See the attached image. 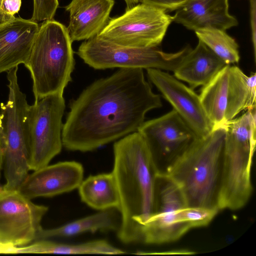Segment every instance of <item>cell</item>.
<instances>
[{
  "instance_id": "6da1fadb",
  "label": "cell",
  "mask_w": 256,
  "mask_h": 256,
  "mask_svg": "<svg viewBox=\"0 0 256 256\" xmlns=\"http://www.w3.org/2000/svg\"><path fill=\"white\" fill-rule=\"evenodd\" d=\"M162 106L142 68H120L92 83L70 102L62 145L72 151L94 150L136 132L146 113Z\"/></svg>"
},
{
  "instance_id": "7a4b0ae2",
  "label": "cell",
  "mask_w": 256,
  "mask_h": 256,
  "mask_svg": "<svg viewBox=\"0 0 256 256\" xmlns=\"http://www.w3.org/2000/svg\"><path fill=\"white\" fill-rule=\"evenodd\" d=\"M112 171L119 197L120 224L118 236L123 243L142 242V228L158 208L160 170L146 142L137 131L114 144Z\"/></svg>"
},
{
  "instance_id": "3957f363",
  "label": "cell",
  "mask_w": 256,
  "mask_h": 256,
  "mask_svg": "<svg viewBox=\"0 0 256 256\" xmlns=\"http://www.w3.org/2000/svg\"><path fill=\"white\" fill-rule=\"evenodd\" d=\"M226 134L225 127L220 126L204 138H195L162 172L178 188L187 206L219 210Z\"/></svg>"
},
{
  "instance_id": "277c9868",
  "label": "cell",
  "mask_w": 256,
  "mask_h": 256,
  "mask_svg": "<svg viewBox=\"0 0 256 256\" xmlns=\"http://www.w3.org/2000/svg\"><path fill=\"white\" fill-rule=\"evenodd\" d=\"M256 108L228 122L224 144L218 206L220 210H238L250 199L251 168L256 144Z\"/></svg>"
},
{
  "instance_id": "5b68a950",
  "label": "cell",
  "mask_w": 256,
  "mask_h": 256,
  "mask_svg": "<svg viewBox=\"0 0 256 256\" xmlns=\"http://www.w3.org/2000/svg\"><path fill=\"white\" fill-rule=\"evenodd\" d=\"M72 42L62 23L47 20L39 26L24 64L32 80L35 101L50 94H63L74 68Z\"/></svg>"
},
{
  "instance_id": "8992f818",
  "label": "cell",
  "mask_w": 256,
  "mask_h": 256,
  "mask_svg": "<svg viewBox=\"0 0 256 256\" xmlns=\"http://www.w3.org/2000/svg\"><path fill=\"white\" fill-rule=\"evenodd\" d=\"M18 66L7 72L8 100L0 104V142L6 180L2 187L9 190H18L30 170V105L18 85Z\"/></svg>"
},
{
  "instance_id": "52a82bcc",
  "label": "cell",
  "mask_w": 256,
  "mask_h": 256,
  "mask_svg": "<svg viewBox=\"0 0 256 256\" xmlns=\"http://www.w3.org/2000/svg\"><path fill=\"white\" fill-rule=\"evenodd\" d=\"M199 96L214 129L224 126L243 110L256 107V74L248 76L227 64L202 86Z\"/></svg>"
},
{
  "instance_id": "ba28073f",
  "label": "cell",
  "mask_w": 256,
  "mask_h": 256,
  "mask_svg": "<svg viewBox=\"0 0 256 256\" xmlns=\"http://www.w3.org/2000/svg\"><path fill=\"white\" fill-rule=\"evenodd\" d=\"M190 48L187 46L176 52L167 53L158 46H124L96 36L84 40L76 54L85 64L96 70L140 68L174 72Z\"/></svg>"
},
{
  "instance_id": "9c48e42d",
  "label": "cell",
  "mask_w": 256,
  "mask_h": 256,
  "mask_svg": "<svg viewBox=\"0 0 256 256\" xmlns=\"http://www.w3.org/2000/svg\"><path fill=\"white\" fill-rule=\"evenodd\" d=\"M172 22V16L163 10L138 4L122 15L110 18L98 36L124 46H158Z\"/></svg>"
},
{
  "instance_id": "30bf717a",
  "label": "cell",
  "mask_w": 256,
  "mask_h": 256,
  "mask_svg": "<svg viewBox=\"0 0 256 256\" xmlns=\"http://www.w3.org/2000/svg\"><path fill=\"white\" fill-rule=\"evenodd\" d=\"M65 108L63 94H59L44 96L30 106V170L34 171L48 165L60 152Z\"/></svg>"
},
{
  "instance_id": "8fae6325",
  "label": "cell",
  "mask_w": 256,
  "mask_h": 256,
  "mask_svg": "<svg viewBox=\"0 0 256 256\" xmlns=\"http://www.w3.org/2000/svg\"><path fill=\"white\" fill-rule=\"evenodd\" d=\"M48 207L38 205L18 190L0 188V253L36 240Z\"/></svg>"
},
{
  "instance_id": "7c38bea8",
  "label": "cell",
  "mask_w": 256,
  "mask_h": 256,
  "mask_svg": "<svg viewBox=\"0 0 256 256\" xmlns=\"http://www.w3.org/2000/svg\"><path fill=\"white\" fill-rule=\"evenodd\" d=\"M158 208L142 228V242L162 244L176 241L192 228L180 222L178 211L187 206L178 188L160 172L157 180Z\"/></svg>"
},
{
  "instance_id": "4fadbf2b",
  "label": "cell",
  "mask_w": 256,
  "mask_h": 256,
  "mask_svg": "<svg viewBox=\"0 0 256 256\" xmlns=\"http://www.w3.org/2000/svg\"><path fill=\"white\" fill-rule=\"evenodd\" d=\"M150 82L172 106L196 138L208 136L214 125L208 116L200 96L192 89L164 70L146 69Z\"/></svg>"
},
{
  "instance_id": "5bb4252c",
  "label": "cell",
  "mask_w": 256,
  "mask_h": 256,
  "mask_svg": "<svg viewBox=\"0 0 256 256\" xmlns=\"http://www.w3.org/2000/svg\"><path fill=\"white\" fill-rule=\"evenodd\" d=\"M137 132L146 142L155 160L162 156L172 160L196 138L174 109L160 117L144 122Z\"/></svg>"
},
{
  "instance_id": "9a60e30c",
  "label": "cell",
  "mask_w": 256,
  "mask_h": 256,
  "mask_svg": "<svg viewBox=\"0 0 256 256\" xmlns=\"http://www.w3.org/2000/svg\"><path fill=\"white\" fill-rule=\"evenodd\" d=\"M84 168L75 161L47 165L26 177L18 191L26 198L52 197L78 188L83 180Z\"/></svg>"
},
{
  "instance_id": "2e32d148",
  "label": "cell",
  "mask_w": 256,
  "mask_h": 256,
  "mask_svg": "<svg viewBox=\"0 0 256 256\" xmlns=\"http://www.w3.org/2000/svg\"><path fill=\"white\" fill-rule=\"evenodd\" d=\"M38 28V22L20 17L0 26V74L26 64Z\"/></svg>"
},
{
  "instance_id": "e0dca14e",
  "label": "cell",
  "mask_w": 256,
  "mask_h": 256,
  "mask_svg": "<svg viewBox=\"0 0 256 256\" xmlns=\"http://www.w3.org/2000/svg\"><path fill=\"white\" fill-rule=\"evenodd\" d=\"M172 22L196 30L212 28L226 31L238 25L228 12V0H188L176 10Z\"/></svg>"
},
{
  "instance_id": "ac0fdd59",
  "label": "cell",
  "mask_w": 256,
  "mask_h": 256,
  "mask_svg": "<svg viewBox=\"0 0 256 256\" xmlns=\"http://www.w3.org/2000/svg\"><path fill=\"white\" fill-rule=\"evenodd\" d=\"M114 0H72L64 7L69 13L66 27L72 42L98 36L110 18Z\"/></svg>"
},
{
  "instance_id": "d6986e66",
  "label": "cell",
  "mask_w": 256,
  "mask_h": 256,
  "mask_svg": "<svg viewBox=\"0 0 256 256\" xmlns=\"http://www.w3.org/2000/svg\"><path fill=\"white\" fill-rule=\"evenodd\" d=\"M227 64L199 40L190 48L173 72L178 80L186 82L194 90L208 84Z\"/></svg>"
},
{
  "instance_id": "ffe728a7",
  "label": "cell",
  "mask_w": 256,
  "mask_h": 256,
  "mask_svg": "<svg viewBox=\"0 0 256 256\" xmlns=\"http://www.w3.org/2000/svg\"><path fill=\"white\" fill-rule=\"evenodd\" d=\"M115 209L102 210L57 228L50 229L42 228L37 234L36 240L70 237L88 232L118 231L120 226V216Z\"/></svg>"
},
{
  "instance_id": "44dd1931",
  "label": "cell",
  "mask_w": 256,
  "mask_h": 256,
  "mask_svg": "<svg viewBox=\"0 0 256 256\" xmlns=\"http://www.w3.org/2000/svg\"><path fill=\"white\" fill-rule=\"evenodd\" d=\"M82 201L100 211L118 209L120 197L112 172L90 176L78 188Z\"/></svg>"
},
{
  "instance_id": "7402d4cb",
  "label": "cell",
  "mask_w": 256,
  "mask_h": 256,
  "mask_svg": "<svg viewBox=\"0 0 256 256\" xmlns=\"http://www.w3.org/2000/svg\"><path fill=\"white\" fill-rule=\"evenodd\" d=\"M17 253L120 254H126V252L102 240L70 244L56 242L44 239L38 240L28 246L13 248L12 254Z\"/></svg>"
},
{
  "instance_id": "603a6c76",
  "label": "cell",
  "mask_w": 256,
  "mask_h": 256,
  "mask_svg": "<svg viewBox=\"0 0 256 256\" xmlns=\"http://www.w3.org/2000/svg\"><path fill=\"white\" fill-rule=\"evenodd\" d=\"M198 40L227 64L238 63L239 46L235 40L224 30L206 28L194 31Z\"/></svg>"
},
{
  "instance_id": "cb8c5ba5",
  "label": "cell",
  "mask_w": 256,
  "mask_h": 256,
  "mask_svg": "<svg viewBox=\"0 0 256 256\" xmlns=\"http://www.w3.org/2000/svg\"><path fill=\"white\" fill-rule=\"evenodd\" d=\"M219 211L216 208L184 206L178 211L177 215L180 222L192 228L207 226Z\"/></svg>"
},
{
  "instance_id": "d4e9b609",
  "label": "cell",
  "mask_w": 256,
  "mask_h": 256,
  "mask_svg": "<svg viewBox=\"0 0 256 256\" xmlns=\"http://www.w3.org/2000/svg\"><path fill=\"white\" fill-rule=\"evenodd\" d=\"M58 6V0H34L33 13L30 20L36 22L53 20Z\"/></svg>"
},
{
  "instance_id": "484cf974",
  "label": "cell",
  "mask_w": 256,
  "mask_h": 256,
  "mask_svg": "<svg viewBox=\"0 0 256 256\" xmlns=\"http://www.w3.org/2000/svg\"><path fill=\"white\" fill-rule=\"evenodd\" d=\"M188 0H140L142 4L150 5L167 12L176 10L184 4Z\"/></svg>"
},
{
  "instance_id": "4316f807",
  "label": "cell",
  "mask_w": 256,
  "mask_h": 256,
  "mask_svg": "<svg viewBox=\"0 0 256 256\" xmlns=\"http://www.w3.org/2000/svg\"><path fill=\"white\" fill-rule=\"evenodd\" d=\"M22 0H2L0 8L5 14L14 16L20 10Z\"/></svg>"
},
{
  "instance_id": "83f0119b",
  "label": "cell",
  "mask_w": 256,
  "mask_h": 256,
  "mask_svg": "<svg viewBox=\"0 0 256 256\" xmlns=\"http://www.w3.org/2000/svg\"><path fill=\"white\" fill-rule=\"evenodd\" d=\"M250 3L251 26L252 42L253 44L254 56L256 60V0H250Z\"/></svg>"
},
{
  "instance_id": "f1b7e54d",
  "label": "cell",
  "mask_w": 256,
  "mask_h": 256,
  "mask_svg": "<svg viewBox=\"0 0 256 256\" xmlns=\"http://www.w3.org/2000/svg\"><path fill=\"white\" fill-rule=\"evenodd\" d=\"M2 0H0V26L13 19L15 16L5 14L0 8Z\"/></svg>"
},
{
  "instance_id": "f546056e",
  "label": "cell",
  "mask_w": 256,
  "mask_h": 256,
  "mask_svg": "<svg viewBox=\"0 0 256 256\" xmlns=\"http://www.w3.org/2000/svg\"><path fill=\"white\" fill-rule=\"evenodd\" d=\"M126 4V10H128L140 2V0H124Z\"/></svg>"
},
{
  "instance_id": "4dcf8cb0",
  "label": "cell",
  "mask_w": 256,
  "mask_h": 256,
  "mask_svg": "<svg viewBox=\"0 0 256 256\" xmlns=\"http://www.w3.org/2000/svg\"><path fill=\"white\" fill-rule=\"evenodd\" d=\"M3 166V160H2V150L1 148L0 142V177H1V172ZM2 186L0 184V188Z\"/></svg>"
}]
</instances>
